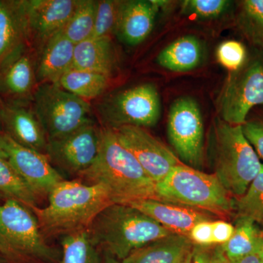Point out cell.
<instances>
[{"label":"cell","mask_w":263,"mask_h":263,"mask_svg":"<svg viewBox=\"0 0 263 263\" xmlns=\"http://www.w3.org/2000/svg\"><path fill=\"white\" fill-rule=\"evenodd\" d=\"M0 245L10 257L24 256L44 263L60 260V253L46 243L32 211L13 199L0 203Z\"/></svg>","instance_id":"8992f818"},{"label":"cell","mask_w":263,"mask_h":263,"mask_svg":"<svg viewBox=\"0 0 263 263\" xmlns=\"http://www.w3.org/2000/svg\"><path fill=\"white\" fill-rule=\"evenodd\" d=\"M0 146L7 160L38 197H48L63 181L46 154L21 146L5 133H0Z\"/></svg>","instance_id":"7c38bea8"},{"label":"cell","mask_w":263,"mask_h":263,"mask_svg":"<svg viewBox=\"0 0 263 263\" xmlns=\"http://www.w3.org/2000/svg\"><path fill=\"white\" fill-rule=\"evenodd\" d=\"M86 231L96 248L121 262L137 249L171 234L138 209L120 203L104 209Z\"/></svg>","instance_id":"277c9868"},{"label":"cell","mask_w":263,"mask_h":263,"mask_svg":"<svg viewBox=\"0 0 263 263\" xmlns=\"http://www.w3.org/2000/svg\"><path fill=\"white\" fill-rule=\"evenodd\" d=\"M192 262H193V251L190 252V253L186 255V257L180 263H192Z\"/></svg>","instance_id":"60d3db41"},{"label":"cell","mask_w":263,"mask_h":263,"mask_svg":"<svg viewBox=\"0 0 263 263\" xmlns=\"http://www.w3.org/2000/svg\"><path fill=\"white\" fill-rule=\"evenodd\" d=\"M102 263H122V262H120L119 259L110 255V254L105 253L104 254V258L103 261H102Z\"/></svg>","instance_id":"f35d334b"},{"label":"cell","mask_w":263,"mask_h":263,"mask_svg":"<svg viewBox=\"0 0 263 263\" xmlns=\"http://www.w3.org/2000/svg\"><path fill=\"white\" fill-rule=\"evenodd\" d=\"M156 195L157 200L203 211L218 218L234 215L235 197L216 176L183 163L156 183Z\"/></svg>","instance_id":"5b68a950"},{"label":"cell","mask_w":263,"mask_h":263,"mask_svg":"<svg viewBox=\"0 0 263 263\" xmlns=\"http://www.w3.org/2000/svg\"><path fill=\"white\" fill-rule=\"evenodd\" d=\"M235 26L254 51L263 55V0L240 2Z\"/></svg>","instance_id":"d4e9b609"},{"label":"cell","mask_w":263,"mask_h":263,"mask_svg":"<svg viewBox=\"0 0 263 263\" xmlns=\"http://www.w3.org/2000/svg\"><path fill=\"white\" fill-rule=\"evenodd\" d=\"M62 247L61 263H102L98 248L91 243L86 230L65 235Z\"/></svg>","instance_id":"f546056e"},{"label":"cell","mask_w":263,"mask_h":263,"mask_svg":"<svg viewBox=\"0 0 263 263\" xmlns=\"http://www.w3.org/2000/svg\"><path fill=\"white\" fill-rule=\"evenodd\" d=\"M212 222L202 221L193 227L189 235V238L194 245L200 247L214 246L213 243Z\"/></svg>","instance_id":"e575fe53"},{"label":"cell","mask_w":263,"mask_h":263,"mask_svg":"<svg viewBox=\"0 0 263 263\" xmlns=\"http://www.w3.org/2000/svg\"><path fill=\"white\" fill-rule=\"evenodd\" d=\"M29 40L24 0H0V67Z\"/></svg>","instance_id":"ac0fdd59"},{"label":"cell","mask_w":263,"mask_h":263,"mask_svg":"<svg viewBox=\"0 0 263 263\" xmlns=\"http://www.w3.org/2000/svg\"><path fill=\"white\" fill-rule=\"evenodd\" d=\"M242 130L259 159L263 160V116L247 119Z\"/></svg>","instance_id":"836d02e7"},{"label":"cell","mask_w":263,"mask_h":263,"mask_svg":"<svg viewBox=\"0 0 263 263\" xmlns=\"http://www.w3.org/2000/svg\"><path fill=\"white\" fill-rule=\"evenodd\" d=\"M167 136L186 165L201 171L204 161V127L200 108L193 99L176 100L170 110Z\"/></svg>","instance_id":"30bf717a"},{"label":"cell","mask_w":263,"mask_h":263,"mask_svg":"<svg viewBox=\"0 0 263 263\" xmlns=\"http://www.w3.org/2000/svg\"><path fill=\"white\" fill-rule=\"evenodd\" d=\"M257 106H263V55L254 51L239 70L229 72L217 108L221 120L242 126Z\"/></svg>","instance_id":"ba28073f"},{"label":"cell","mask_w":263,"mask_h":263,"mask_svg":"<svg viewBox=\"0 0 263 263\" xmlns=\"http://www.w3.org/2000/svg\"><path fill=\"white\" fill-rule=\"evenodd\" d=\"M36 70L30 54L24 47L15 53L0 67V94L14 102L33 98Z\"/></svg>","instance_id":"d6986e66"},{"label":"cell","mask_w":263,"mask_h":263,"mask_svg":"<svg viewBox=\"0 0 263 263\" xmlns=\"http://www.w3.org/2000/svg\"><path fill=\"white\" fill-rule=\"evenodd\" d=\"M212 247L194 245L192 263H212Z\"/></svg>","instance_id":"74e56055"},{"label":"cell","mask_w":263,"mask_h":263,"mask_svg":"<svg viewBox=\"0 0 263 263\" xmlns=\"http://www.w3.org/2000/svg\"><path fill=\"white\" fill-rule=\"evenodd\" d=\"M234 233L224 245H220L223 253L230 260H235L257 254L263 238L261 228L252 219L235 217Z\"/></svg>","instance_id":"cb8c5ba5"},{"label":"cell","mask_w":263,"mask_h":263,"mask_svg":"<svg viewBox=\"0 0 263 263\" xmlns=\"http://www.w3.org/2000/svg\"><path fill=\"white\" fill-rule=\"evenodd\" d=\"M160 8L159 1L155 0L121 2L114 34L129 46L139 45L153 30Z\"/></svg>","instance_id":"e0dca14e"},{"label":"cell","mask_w":263,"mask_h":263,"mask_svg":"<svg viewBox=\"0 0 263 263\" xmlns=\"http://www.w3.org/2000/svg\"><path fill=\"white\" fill-rule=\"evenodd\" d=\"M206 152L213 174L235 198L247 192L262 167L241 126L228 124L220 118L214 121L209 132Z\"/></svg>","instance_id":"3957f363"},{"label":"cell","mask_w":263,"mask_h":263,"mask_svg":"<svg viewBox=\"0 0 263 263\" xmlns=\"http://www.w3.org/2000/svg\"><path fill=\"white\" fill-rule=\"evenodd\" d=\"M22 202L31 211L40 197L32 191L8 160H0V196Z\"/></svg>","instance_id":"4316f807"},{"label":"cell","mask_w":263,"mask_h":263,"mask_svg":"<svg viewBox=\"0 0 263 263\" xmlns=\"http://www.w3.org/2000/svg\"><path fill=\"white\" fill-rule=\"evenodd\" d=\"M98 110L106 127H153L160 117V97L153 84L138 85L104 100Z\"/></svg>","instance_id":"9c48e42d"},{"label":"cell","mask_w":263,"mask_h":263,"mask_svg":"<svg viewBox=\"0 0 263 263\" xmlns=\"http://www.w3.org/2000/svg\"><path fill=\"white\" fill-rule=\"evenodd\" d=\"M121 2L116 0L97 1L94 29L90 38L110 37V34H114Z\"/></svg>","instance_id":"4dcf8cb0"},{"label":"cell","mask_w":263,"mask_h":263,"mask_svg":"<svg viewBox=\"0 0 263 263\" xmlns=\"http://www.w3.org/2000/svg\"><path fill=\"white\" fill-rule=\"evenodd\" d=\"M76 45L63 32L55 34L41 48L36 79L41 84H58L62 76L72 68Z\"/></svg>","instance_id":"ffe728a7"},{"label":"cell","mask_w":263,"mask_h":263,"mask_svg":"<svg viewBox=\"0 0 263 263\" xmlns=\"http://www.w3.org/2000/svg\"><path fill=\"white\" fill-rule=\"evenodd\" d=\"M1 125L4 133L21 146L46 154L47 138L34 110L23 102L2 103Z\"/></svg>","instance_id":"2e32d148"},{"label":"cell","mask_w":263,"mask_h":263,"mask_svg":"<svg viewBox=\"0 0 263 263\" xmlns=\"http://www.w3.org/2000/svg\"><path fill=\"white\" fill-rule=\"evenodd\" d=\"M257 255L259 256V259H260L261 262L263 263V238L261 240L260 243H259L258 250L257 252Z\"/></svg>","instance_id":"ab89813d"},{"label":"cell","mask_w":263,"mask_h":263,"mask_svg":"<svg viewBox=\"0 0 263 263\" xmlns=\"http://www.w3.org/2000/svg\"><path fill=\"white\" fill-rule=\"evenodd\" d=\"M117 66V54L110 37L89 38L75 46L72 68L92 71L110 78Z\"/></svg>","instance_id":"44dd1931"},{"label":"cell","mask_w":263,"mask_h":263,"mask_svg":"<svg viewBox=\"0 0 263 263\" xmlns=\"http://www.w3.org/2000/svg\"><path fill=\"white\" fill-rule=\"evenodd\" d=\"M249 54L245 45L238 41L223 42L216 50L218 62L229 72L239 70L247 62Z\"/></svg>","instance_id":"d6a6232c"},{"label":"cell","mask_w":263,"mask_h":263,"mask_svg":"<svg viewBox=\"0 0 263 263\" xmlns=\"http://www.w3.org/2000/svg\"><path fill=\"white\" fill-rule=\"evenodd\" d=\"M97 1L77 0L75 10L62 32L76 45L91 37L96 16Z\"/></svg>","instance_id":"83f0119b"},{"label":"cell","mask_w":263,"mask_h":263,"mask_svg":"<svg viewBox=\"0 0 263 263\" xmlns=\"http://www.w3.org/2000/svg\"><path fill=\"white\" fill-rule=\"evenodd\" d=\"M29 40L41 48L61 32L75 10L77 0H24Z\"/></svg>","instance_id":"5bb4252c"},{"label":"cell","mask_w":263,"mask_h":263,"mask_svg":"<svg viewBox=\"0 0 263 263\" xmlns=\"http://www.w3.org/2000/svg\"><path fill=\"white\" fill-rule=\"evenodd\" d=\"M0 254L3 256H9L8 255V252L5 251V249L0 245Z\"/></svg>","instance_id":"7bdbcfd3"},{"label":"cell","mask_w":263,"mask_h":263,"mask_svg":"<svg viewBox=\"0 0 263 263\" xmlns=\"http://www.w3.org/2000/svg\"><path fill=\"white\" fill-rule=\"evenodd\" d=\"M32 99L33 110L47 141L62 138L94 123L89 103L58 84H40L34 90Z\"/></svg>","instance_id":"52a82bcc"},{"label":"cell","mask_w":263,"mask_h":263,"mask_svg":"<svg viewBox=\"0 0 263 263\" xmlns=\"http://www.w3.org/2000/svg\"><path fill=\"white\" fill-rule=\"evenodd\" d=\"M99 143L100 128L92 123L62 138L48 140L46 155L66 172L80 176L95 162Z\"/></svg>","instance_id":"4fadbf2b"},{"label":"cell","mask_w":263,"mask_h":263,"mask_svg":"<svg viewBox=\"0 0 263 263\" xmlns=\"http://www.w3.org/2000/svg\"><path fill=\"white\" fill-rule=\"evenodd\" d=\"M127 205L138 209L174 234L189 237L197 223L217 220V216L203 211L156 199H144Z\"/></svg>","instance_id":"9a60e30c"},{"label":"cell","mask_w":263,"mask_h":263,"mask_svg":"<svg viewBox=\"0 0 263 263\" xmlns=\"http://www.w3.org/2000/svg\"><path fill=\"white\" fill-rule=\"evenodd\" d=\"M112 129L155 183L164 179L171 170L181 163L172 151L143 127L125 125Z\"/></svg>","instance_id":"8fae6325"},{"label":"cell","mask_w":263,"mask_h":263,"mask_svg":"<svg viewBox=\"0 0 263 263\" xmlns=\"http://www.w3.org/2000/svg\"><path fill=\"white\" fill-rule=\"evenodd\" d=\"M193 247L189 237L171 233L132 252L122 263H180Z\"/></svg>","instance_id":"7402d4cb"},{"label":"cell","mask_w":263,"mask_h":263,"mask_svg":"<svg viewBox=\"0 0 263 263\" xmlns=\"http://www.w3.org/2000/svg\"><path fill=\"white\" fill-rule=\"evenodd\" d=\"M235 227L224 220H215L212 222L213 243L214 245H224L231 238Z\"/></svg>","instance_id":"d590c367"},{"label":"cell","mask_w":263,"mask_h":263,"mask_svg":"<svg viewBox=\"0 0 263 263\" xmlns=\"http://www.w3.org/2000/svg\"><path fill=\"white\" fill-rule=\"evenodd\" d=\"M212 263H262L257 254H250L242 258L230 260L223 253L220 246L214 245L212 247Z\"/></svg>","instance_id":"8d00e7d4"},{"label":"cell","mask_w":263,"mask_h":263,"mask_svg":"<svg viewBox=\"0 0 263 263\" xmlns=\"http://www.w3.org/2000/svg\"><path fill=\"white\" fill-rule=\"evenodd\" d=\"M202 58L200 41L194 36H184L164 48L157 57V62L167 70L186 72L200 65Z\"/></svg>","instance_id":"603a6c76"},{"label":"cell","mask_w":263,"mask_h":263,"mask_svg":"<svg viewBox=\"0 0 263 263\" xmlns=\"http://www.w3.org/2000/svg\"><path fill=\"white\" fill-rule=\"evenodd\" d=\"M48 205L32 209L44 238L87 230L97 216L114 203L101 184L65 181L52 190Z\"/></svg>","instance_id":"7a4b0ae2"},{"label":"cell","mask_w":263,"mask_h":263,"mask_svg":"<svg viewBox=\"0 0 263 263\" xmlns=\"http://www.w3.org/2000/svg\"><path fill=\"white\" fill-rule=\"evenodd\" d=\"M110 79L92 71L71 68L62 76L57 84L71 94L87 101L103 94L108 88Z\"/></svg>","instance_id":"484cf974"},{"label":"cell","mask_w":263,"mask_h":263,"mask_svg":"<svg viewBox=\"0 0 263 263\" xmlns=\"http://www.w3.org/2000/svg\"><path fill=\"white\" fill-rule=\"evenodd\" d=\"M230 5L231 2L227 0H186L181 4V12L197 18H216L226 13Z\"/></svg>","instance_id":"1f68e13d"},{"label":"cell","mask_w":263,"mask_h":263,"mask_svg":"<svg viewBox=\"0 0 263 263\" xmlns=\"http://www.w3.org/2000/svg\"><path fill=\"white\" fill-rule=\"evenodd\" d=\"M0 160H7L6 154L5 153L1 146H0Z\"/></svg>","instance_id":"b9f144b4"},{"label":"cell","mask_w":263,"mask_h":263,"mask_svg":"<svg viewBox=\"0 0 263 263\" xmlns=\"http://www.w3.org/2000/svg\"><path fill=\"white\" fill-rule=\"evenodd\" d=\"M91 184H101L114 203L129 204L156 199V183L147 176L133 154L121 143L112 128H100L98 155L80 175Z\"/></svg>","instance_id":"6da1fadb"},{"label":"cell","mask_w":263,"mask_h":263,"mask_svg":"<svg viewBox=\"0 0 263 263\" xmlns=\"http://www.w3.org/2000/svg\"><path fill=\"white\" fill-rule=\"evenodd\" d=\"M1 106H2V103H1V100H0V112H1ZM0 126H1V119H0Z\"/></svg>","instance_id":"f6af8a7d"},{"label":"cell","mask_w":263,"mask_h":263,"mask_svg":"<svg viewBox=\"0 0 263 263\" xmlns=\"http://www.w3.org/2000/svg\"><path fill=\"white\" fill-rule=\"evenodd\" d=\"M4 256L2 255V254H0V263H6L5 262V259L4 258Z\"/></svg>","instance_id":"ee69618b"},{"label":"cell","mask_w":263,"mask_h":263,"mask_svg":"<svg viewBox=\"0 0 263 263\" xmlns=\"http://www.w3.org/2000/svg\"><path fill=\"white\" fill-rule=\"evenodd\" d=\"M234 216L252 219L260 226L263 233V164L247 192L235 198Z\"/></svg>","instance_id":"f1b7e54d"}]
</instances>
